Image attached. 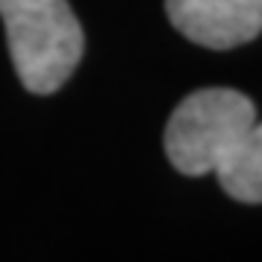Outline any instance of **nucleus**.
<instances>
[{"label":"nucleus","instance_id":"obj_2","mask_svg":"<svg viewBox=\"0 0 262 262\" xmlns=\"http://www.w3.org/2000/svg\"><path fill=\"white\" fill-rule=\"evenodd\" d=\"M256 122V108L230 88H207L189 94L169 117L163 146L172 166L184 175H210L230 143Z\"/></svg>","mask_w":262,"mask_h":262},{"label":"nucleus","instance_id":"obj_4","mask_svg":"<svg viewBox=\"0 0 262 262\" xmlns=\"http://www.w3.org/2000/svg\"><path fill=\"white\" fill-rule=\"evenodd\" d=\"M215 178L230 198L262 204V122L245 128L215 166Z\"/></svg>","mask_w":262,"mask_h":262},{"label":"nucleus","instance_id":"obj_3","mask_svg":"<svg viewBox=\"0 0 262 262\" xmlns=\"http://www.w3.org/2000/svg\"><path fill=\"white\" fill-rule=\"evenodd\" d=\"M172 27L210 50L248 44L262 32V0H166Z\"/></svg>","mask_w":262,"mask_h":262},{"label":"nucleus","instance_id":"obj_1","mask_svg":"<svg viewBox=\"0 0 262 262\" xmlns=\"http://www.w3.org/2000/svg\"><path fill=\"white\" fill-rule=\"evenodd\" d=\"M0 18L24 88L56 94L84 50L82 27L67 0H0Z\"/></svg>","mask_w":262,"mask_h":262}]
</instances>
